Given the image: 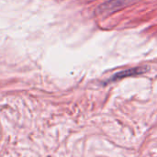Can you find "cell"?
Here are the masks:
<instances>
[{"instance_id": "6da1fadb", "label": "cell", "mask_w": 157, "mask_h": 157, "mask_svg": "<svg viewBox=\"0 0 157 157\" xmlns=\"http://www.w3.org/2000/svg\"><path fill=\"white\" fill-rule=\"evenodd\" d=\"M138 1L140 0H108L97 7L96 14L98 16L108 17Z\"/></svg>"}, {"instance_id": "7a4b0ae2", "label": "cell", "mask_w": 157, "mask_h": 157, "mask_svg": "<svg viewBox=\"0 0 157 157\" xmlns=\"http://www.w3.org/2000/svg\"><path fill=\"white\" fill-rule=\"evenodd\" d=\"M148 71V68L145 66H140V67H134V68H130L128 70H123L119 73H117L110 81H117L120 79H123L126 77L130 76H134V75H139L142 74H144Z\"/></svg>"}]
</instances>
